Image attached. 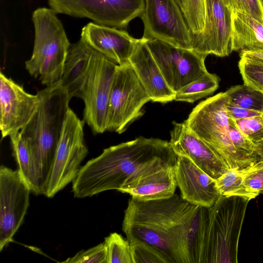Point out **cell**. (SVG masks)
I'll return each instance as SVG.
<instances>
[{
	"instance_id": "obj_1",
	"label": "cell",
	"mask_w": 263,
	"mask_h": 263,
	"mask_svg": "<svg viewBox=\"0 0 263 263\" xmlns=\"http://www.w3.org/2000/svg\"><path fill=\"white\" fill-rule=\"evenodd\" d=\"M209 208L193 205L180 195L153 200L128 199L122 230L129 243H147L172 263H191L206 236Z\"/></svg>"
},
{
	"instance_id": "obj_2",
	"label": "cell",
	"mask_w": 263,
	"mask_h": 263,
	"mask_svg": "<svg viewBox=\"0 0 263 263\" xmlns=\"http://www.w3.org/2000/svg\"><path fill=\"white\" fill-rule=\"evenodd\" d=\"M176 155L168 141L142 136L110 146L81 167L72 182V192L75 197L83 198L106 191H119L142 166Z\"/></svg>"
},
{
	"instance_id": "obj_3",
	"label": "cell",
	"mask_w": 263,
	"mask_h": 263,
	"mask_svg": "<svg viewBox=\"0 0 263 263\" xmlns=\"http://www.w3.org/2000/svg\"><path fill=\"white\" fill-rule=\"evenodd\" d=\"M37 92L40 95L37 107L20 132L33 152L44 194L70 109L71 97L61 83L46 87Z\"/></svg>"
},
{
	"instance_id": "obj_4",
	"label": "cell",
	"mask_w": 263,
	"mask_h": 263,
	"mask_svg": "<svg viewBox=\"0 0 263 263\" xmlns=\"http://www.w3.org/2000/svg\"><path fill=\"white\" fill-rule=\"evenodd\" d=\"M57 14L51 8L41 7L35 9L32 16L34 46L31 57L25 62V68L46 87L61 83L71 45Z\"/></svg>"
},
{
	"instance_id": "obj_5",
	"label": "cell",
	"mask_w": 263,
	"mask_h": 263,
	"mask_svg": "<svg viewBox=\"0 0 263 263\" xmlns=\"http://www.w3.org/2000/svg\"><path fill=\"white\" fill-rule=\"evenodd\" d=\"M226 91L198 103L183 122L187 128L203 141L230 169L243 170L258 162L238 151L232 143L229 130V117L226 104Z\"/></svg>"
},
{
	"instance_id": "obj_6",
	"label": "cell",
	"mask_w": 263,
	"mask_h": 263,
	"mask_svg": "<svg viewBox=\"0 0 263 263\" xmlns=\"http://www.w3.org/2000/svg\"><path fill=\"white\" fill-rule=\"evenodd\" d=\"M250 199L220 195L209 208L204 263L238 262L239 236Z\"/></svg>"
},
{
	"instance_id": "obj_7",
	"label": "cell",
	"mask_w": 263,
	"mask_h": 263,
	"mask_svg": "<svg viewBox=\"0 0 263 263\" xmlns=\"http://www.w3.org/2000/svg\"><path fill=\"white\" fill-rule=\"evenodd\" d=\"M150 101L130 63L117 65L108 102L106 130L124 132L143 116V106Z\"/></svg>"
},
{
	"instance_id": "obj_8",
	"label": "cell",
	"mask_w": 263,
	"mask_h": 263,
	"mask_svg": "<svg viewBox=\"0 0 263 263\" xmlns=\"http://www.w3.org/2000/svg\"><path fill=\"white\" fill-rule=\"evenodd\" d=\"M84 122L69 109L44 194L48 198L72 182L80 170L88 152L84 137Z\"/></svg>"
},
{
	"instance_id": "obj_9",
	"label": "cell",
	"mask_w": 263,
	"mask_h": 263,
	"mask_svg": "<svg viewBox=\"0 0 263 263\" xmlns=\"http://www.w3.org/2000/svg\"><path fill=\"white\" fill-rule=\"evenodd\" d=\"M57 13L88 18L94 23L122 29L141 16L145 0H47Z\"/></svg>"
},
{
	"instance_id": "obj_10",
	"label": "cell",
	"mask_w": 263,
	"mask_h": 263,
	"mask_svg": "<svg viewBox=\"0 0 263 263\" xmlns=\"http://www.w3.org/2000/svg\"><path fill=\"white\" fill-rule=\"evenodd\" d=\"M140 17L144 25L143 37L192 49L193 34L176 0H145Z\"/></svg>"
},
{
	"instance_id": "obj_11",
	"label": "cell",
	"mask_w": 263,
	"mask_h": 263,
	"mask_svg": "<svg viewBox=\"0 0 263 263\" xmlns=\"http://www.w3.org/2000/svg\"><path fill=\"white\" fill-rule=\"evenodd\" d=\"M145 40L166 82L175 92L208 72L205 65L207 55L159 40Z\"/></svg>"
},
{
	"instance_id": "obj_12",
	"label": "cell",
	"mask_w": 263,
	"mask_h": 263,
	"mask_svg": "<svg viewBox=\"0 0 263 263\" xmlns=\"http://www.w3.org/2000/svg\"><path fill=\"white\" fill-rule=\"evenodd\" d=\"M117 64L97 51L81 99L85 104L83 120L95 134L106 130L109 96Z\"/></svg>"
},
{
	"instance_id": "obj_13",
	"label": "cell",
	"mask_w": 263,
	"mask_h": 263,
	"mask_svg": "<svg viewBox=\"0 0 263 263\" xmlns=\"http://www.w3.org/2000/svg\"><path fill=\"white\" fill-rule=\"evenodd\" d=\"M31 190L18 170L0 167V251L23 222L29 205Z\"/></svg>"
},
{
	"instance_id": "obj_14",
	"label": "cell",
	"mask_w": 263,
	"mask_h": 263,
	"mask_svg": "<svg viewBox=\"0 0 263 263\" xmlns=\"http://www.w3.org/2000/svg\"><path fill=\"white\" fill-rule=\"evenodd\" d=\"M177 156L153 160L142 166L119 191L139 200L168 198L175 194L177 186L175 165Z\"/></svg>"
},
{
	"instance_id": "obj_15",
	"label": "cell",
	"mask_w": 263,
	"mask_h": 263,
	"mask_svg": "<svg viewBox=\"0 0 263 263\" xmlns=\"http://www.w3.org/2000/svg\"><path fill=\"white\" fill-rule=\"evenodd\" d=\"M232 10L223 0H205L202 32L193 35L192 49L206 55L228 56L231 50Z\"/></svg>"
},
{
	"instance_id": "obj_16",
	"label": "cell",
	"mask_w": 263,
	"mask_h": 263,
	"mask_svg": "<svg viewBox=\"0 0 263 263\" xmlns=\"http://www.w3.org/2000/svg\"><path fill=\"white\" fill-rule=\"evenodd\" d=\"M40 95L26 92L20 85L0 73V128L2 138L19 132L35 111Z\"/></svg>"
},
{
	"instance_id": "obj_17",
	"label": "cell",
	"mask_w": 263,
	"mask_h": 263,
	"mask_svg": "<svg viewBox=\"0 0 263 263\" xmlns=\"http://www.w3.org/2000/svg\"><path fill=\"white\" fill-rule=\"evenodd\" d=\"M170 144L177 156L189 158L216 180L230 168L203 141L191 132L184 122H173Z\"/></svg>"
},
{
	"instance_id": "obj_18",
	"label": "cell",
	"mask_w": 263,
	"mask_h": 263,
	"mask_svg": "<svg viewBox=\"0 0 263 263\" xmlns=\"http://www.w3.org/2000/svg\"><path fill=\"white\" fill-rule=\"evenodd\" d=\"M175 172L180 195L188 202L209 208L221 195L216 180L187 157L177 156Z\"/></svg>"
},
{
	"instance_id": "obj_19",
	"label": "cell",
	"mask_w": 263,
	"mask_h": 263,
	"mask_svg": "<svg viewBox=\"0 0 263 263\" xmlns=\"http://www.w3.org/2000/svg\"><path fill=\"white\" fill-rule=\"evenodd\" d=\"M81 38L118 65L129 62L138 41L125 30L94 22L88 23L82 29Z\"/></svg>"
},
{
	"instance_id": "obj_20",
	"label": "cell",
	"mask_w": 263,
	"mask_h": 263,
	"mask_svg": "<svg viewBox=\"0 0 263 263\" xmlns=\"http://www.w3.org/2000/svg\"><path fill=\"white\" fill-rule=\"evenodd\" d=\"M129 62L151 101L165 104L175 100L176 92L166 82L145 38L138 39Z\"/></svg>"
},
{
	"instance_id": "obj_21",
	"label": "cell",
	"mask_w": 263,
	"mask_h": 263,
	"mask_svg": "<svg viewBox=\"0 0 263 263\" xmlns=\"http://www.w3.org/2000/svg\"><path fill=\"white\" fill-rule=\"evenodd\" d=\"M96 53L97 51L81 38L76 43L71 44L60 83L71 98H81Z\"/></svg>"
},
{
	"instance_id": "obj_22",
	"label": "cell",
	"mask_w": 263,
	"mask_h": 263,
	"mask_svg": "<svg viewBox=\"0 0 263 263\" xmlns=\"http://www.w3.org/2000/svg\"><path fill=\"white\" fill-rule=\"evenodd\" d=\"M231 42L232 52L263 50V22L232 11Z\"/></svg>"
},
{
	"instance_id": "obj_23",
	"label": "cell",
	"mask_w": 263,
	"mask_h": 263,
	"mask_svg": "<svg viewBox=\"0 0 263 263\" xmlns=\"http://www.w3.org/2000/svg\"><path fill=\"white\" fill-rule=\"evenodd\" d=\"M13 155L18 171L31 192L43 194L37 166L31 147L20 132L10 136Z\"/></svg>"
},
{
	"instance_id": "obj_24",
	"label": "cell",
	"mask_w": 263,
	"mask_h": 263,
	"mask_svg": "<svg viewBox=\"0 0 263 263\" xmlns=\"http://www.w3.org/2000/svg\"><path fill=\"white\" fill-rule=\"evenodd\" d=\"M219 79L214 73L206 72L176 92V101L193 103L212 94L219 86Z\"/></svg>"
},
{
	"instance_id": "obj_25",
	"label": "cell",
	"mask_w": 263,
	"mask_h": 263,
	"mask_svg": "<svg viewBox=\"0 0 263 263\" xmlns=\"http://www.w3.org/2000/svg\"><path fill=\"white\" fill-rule=\"evenodd\" d=\"M229 100L246 109L263 113V92L245 84L226 91Z\"/></svg>"
},
{
	"instance_id": "obj_26",
	"label": "cell",
	"mask_w": 263,
	"mask_h": 263,
	"mask_svg": "<svg viewBox=\"0 0 263 263\" xmlns=\"http://www.w3.org/2000/svg\"><path fill=\"white\" fill-rule=\"evenodd\" d=\"M245 170L229 169L216 180L221 195L239 196L250 200L257 197L248 192L243 184Z\"/></svg>"
},
{
	"instance_id": "obj_27",
	"label": "cell",
	"mask_w": 263,
	"mask_h": 263,
	"mask_svg": "<svg viewBox=\"0 0 263 263\" xmlns=\"http://www.w3.org/2000/svg\"><path fill=\"white\" fill-rule=\"evenodd\" d=\"M107 254V263H133L131 245L127 239L116 232L110 233L104 242Z\"/></svg>"
},
{
	"instance_id": "obj_28",
	"label": "cell",
	"mask_w": 263,
	"mask_h": 263,
	"mask_svg": "<svg viewBox=\"0 0 263 263\" xmlns=\"http://www.w3.org/2000/svg\"><path fill=\"white\" fill-rule=\"evenodd\" d=\"M238 67L244 84L263 92V60L240 55Z\"/></svg>"
},
{
	"instance_id": "obj_29",
	"label": "cell",
	"mask_w": 263,
	"mask_h": 263,
	"mask_svg": "<svg viewBox=\"0 0 263 263\" xmlns=\"http://www.w3.org/2000/svg\"><path fill=\"white\" fill-rule=\"evenodd\" d=\"M182 11L193 34L201 33L205 18V0H183Z\"/></svg>"
},
{
	"instance_id": "obj_30",
	"label": "cell",
	"mask_w": 263,
	"mask_h": 263,
	"mask_svg": "<svg viewBox=\"0 0 263 263\" xmlns=\"http://www.w3.org/2000/svg\"><path fill=\"white\" fill-rule=\"evenodd\" d=\"M130 245L133 263H172L168 257L149 244L137 241Z\"/></svg>"
},
{
	"instance_id": "obj_31",
	"label": "cell",
	"mask_w": 263,
	"mask_h": 263,
	"mask_svg": "<svg viewBox=\"0 0 263 263\" xmlns=\"http://www.w3.org/2000/svg\"><path fill=\"white\" fill-rule=\"evenodd\" d=\"M229 136L235 147L246 156L258 160L255 153V144L238 128L235 121L229 118Z\"/></svg>"
},
{
	"instance_id": "obj_32",
	"label": "cell",
	"mask_w": 263,
	"mask_h": 263,
	"mask_svg": "<svg viewBox=\"0 0 263 263\" xmlns=\"http://www.w3.org/2000/svg\"><path fill=\"white\" fill-rule=\"evenodd\" d=\"M234 121L240 130L255 144L263 140L262 115Z\"/></svg>"
},
{
	"instance_id": "obj_33",
	"label": "cell",
	"mask_w": 263,
	"mask_h": 263,
	"mask_svg": "<svg viewBox=\"0 0 263 263\" xmlns=\"http://www.w3.org/2000/svg\"><path fill=\"white\" fill-rule=\"evenodd\" d=\"M62 262L66 263H107V249L104 242L81 250L72 257Z\"/></svg>"
},
{
	"instance_id": "obj_34",
	"label": "cell",
	"mask_w": 263,
	"mask_h": 263,
	"mask_svg": "<svg viewBox=\"0 0 263 263\" xmlns=\"http://www.w3.org/2000/svg\"><path fill=\"white\" fill-rule=\"evenodd\" d=\"M243 184L247 191L258 196L263 194V162L258 161L245 170Z\"/></svg>"
},
{
	"instance_id": "obj_35",
	"label": "cell",
	"mask_w": 263,
	"mask_h": 263,
	"mask_svg": "<svg viewBox=\"0 0 263 263\" xmlns=\"http://www.w3.org/2000/svg\"><path fill=\"white\" fill-rule=\"evenodd\" d=\"M232 11L249 14L263 22V8L260 0H231Z\"/></svg>"
},
{
	"instance_id": "obj_36",
	"label": "cell",
	"mask_w": 263,
	"mask_h": 263,
	"mask_svg": "<svg viewBox=\"0 0 263 263\" xmlns=\"http://www.w3.org/2000/svg\"><path fill=\"white\" fill-rule=\"evenodd\" d=\"M229 117L234 120L262 115V113L241 107L231 102L229 99L226 104Z\"/></svg>"
},
{
	"instance_id": "obj_37",
	"label": "cell",
	"mask_w": 263,
	"mask_h": 263,
	"mask_svg": "<svg viewBox=\"0 0 263 263\" xmlns=\"http://www.w3.org/2000/svg\"><path fill=\"white\" fill-rule=\"evenodd\" d=\"M240 55L254 58L263 60V50H243L240 51Z\"/></svg>"
},
{
	"instance_id": "obj_38",
	"label": "cell",
	"mask_w": 263,
	"mask_h": 263,
	"mask_svg": "<svg viewBox=\"0 0 263 263\" xmlns=\"http://www.w3.org/2000/svg\"><path fill=\"white\" fill-rule=\"evenodd\" d=\"M255 153L258 161L263 162V140L255 144Z\"/></svg>"
},
{
	"instance_id": "obj_39",
	"label": "cell",
	"mask_w": 263,
	"mask_h": 263,
	"mask_svg": "<svg viewBox=\"0 0 263 263\" xmlns=\"http://www.w3.org/2000/svg\"><path fill=\"white\" fill-rule=\"evenodd\" d=\"M178 5H179L180 7L182 10L183 9V0H176Z\"/></svg>"
},
{
	"instance_id": "obj_40",
	"label": "cell",
	"mask_w": 263,
	"mask_h": 263,
	"mask_svg": "<svg viewBox=\"0 0 263 263\" xmlns=\"http://www.w3.org/2000/svg\"><path fill=\"white\" fill-rule=\"evenodd\" d=\"M223 1L224 3L231 9V0H223Z\"/></svg>"
},
{
	"instance_id": "obj_41",
	"label": "cell",
	"mask_w": 263,
	"mask_h": 263,
	"mask_svg": "<svg viewBox=\"0 0 263 263\" xmlns=\"http://www.w3.org/2000/svg\"><path fill=\"white\" fill-rule=\"evenodd\" d=\"M260 3H261V6H262V7L263 8V0H260Z\"/></svg>"
},
{
	"instance_id": "obj_42",
	"label": "cell",
	"mask_w": 263,
	"mask_h": 263,
	"mask_svg": "<svg viewBox=\"0 0 263 263\" xmlns=\"http://www.w3.org/2000/svg\"><path fill=\"white\" fill-rule=\"evenodd\" d=\"M262 117H263V113H262Z\"/></svg>"
}]
</instances>
